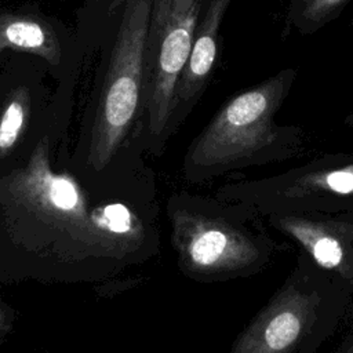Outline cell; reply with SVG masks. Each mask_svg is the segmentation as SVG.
Wrapping results in <instances>:
<instances>
[{
  "mask_svg": "<svg viewBox=\"0 0 353 353\" xmlns=\"http://www.w3.org/2000/svg\"><path fill=\"white\" fill-rule=\"evenodd\" d=\"M295 80L296 70L285 68L225 101L188 146L183 179L201 185L230 172L302 156L303 128L276 121Z\"/></svg>",
  "mask_w": 353,
  "mask_h": 353,
  "instance_id": "6da1fadb",
  "label": "cell"
},
{
  "mask_svg": "<svg viewBox=\"0 0 353 353\" xmlns=\"http://www.w3.org/2000/svg\"><path fill=\"white\" fill-rule=\"evenodd\" d=\"M165 215L176 268L196 283L256 276L280 250L265 216L244 201L182 189L168 197Z\"/></svg>",
  "mask_w": 353,
  "mask_h": 353,
  "instance_id": "7a4b0ae2",
  "label": "cell"
},
{
  "mask_svg": "<svg viewBox=\"0 0 353 353\" xmlns=\"http://www.w3.org/2000/svg\"><path fill=\"white\" fill-rule=\"evenodd\" d=\"M353 292L298 251L284 283L234 338L232 353H313L328 341Z\"/></svg>",
  "mask_w": 353,
  "mask_h": 353,
  "instance_id": "3957f363",
  "label": "cell"
},
{
  "mask_svg": "<svg viewBox=\"0 0 353 353\" xmlns=\"http://www.w3.org/2000/svg\"><path fill=\"white\" fill-rule=\"evenodd\" d=\"M150 8L152 0H124L98 34L103 70L87 148L94 172L109 165L139 125Z\"/></svg>",
  "mask_w": 353,
  "mask_h": 353,
  "instance_id": "277c9868",
  "label": "cell"
},
{
  "mask_svg": "<svg viewBox=\"0 0 353 353\" xmlns=\"http://www.w3.org/2000/svg\"><path fill=\"white\" fill-rule=\"evenodd\" d=\"M214 194L248 203L263 216L279 211L353 210V153H325L280 174L230 181Z\"/></svg>",
  "mask_w": 353,
  "mask_h": 353,
  "instance_id": "5b68a950",
  "label": "cell"
},
{
  "mask_svg": "<svg viewBox=\"0 0 353 353\" xmlns=\"http://www.w3.org/2000/svg\"><path fill=\"white\" fill-rule=\"evenodd\" d=\"M6 52L37 58L54 76L76 70L84 52L77 32L36 4L0 8V59Z\"/></svg>",
  "mask_w": 353,
  "mask_h": 353,
  "instance_id": "8992f818",
  "label": "cell"
},
{
  "mask_svg": "<svg viewBox=\"0 0 353 353\" xmlns=\"http://www.w3.org/2000/svg\"><path fill=\"white\" fill-rule=\"evenodd\" d=\"M265 219L353 292V210L279 211Z\"/></svg>",
  "mask_w": 353,
  "mask_h": 353,
  "instance_id": "52a82bcc",
  "label": "cell"
},
{
  "mask_svg": "<svg viewBox=\"0 0 353 353\" xmlns=\"http://www.w3.org/2000/svg\"><path fill=\"white\" fill-rule=\"evenodd\" d=\"M8 59L0 72V172L22 154L44 92L41 69L33 57Z\"/></svg>",
  "mask_w": 353,
  "mask_h": 353,
  "instance_id": "ba28073f",
  "label": "cell"
},
{
  "mask_svg": "<svg viewBox=\"0 0 353 353\" xmlns=\"http://www.w3.org/2000/svg\"><path fill=\"white\" fill-rule=\"evenodd\" d=\"M230 1L210 0L204 14L197 19L192 48L174 90L167 124L168 141L185 123L212 77L218 59L219 28Z\"/></svg>",
  "mask_w": 353,
  "mask_h": 353,
  "instance_id": "9c48e42d",
  "label": "cell"
},
{
  "mask_svg": "<svg viewBox=\"0 0 353 353\" xmlns=\"http://www.w3.org/2000/svg\"><path fill=\"white\" fill-rule=\"evenodd\" d=\"M346 0H302V11L298 15V26L310 33L330 21Z\"/></svg>",
  "mask_w": 353,
  "mask_h": 353,
  "instance_id": "30bf717a",
  "label": "cell"
},
{
  "mask_svg": "<svg viewBox=\"0 0 353 353\" xmlns=\"http://www.w3.org/2000/svg\"><path fill=\"white\" fill-rule=\"evenodd\" d=\"M123 3L124 0H84L77 15L95 22H102L114 14Z\"/></svg>",
  "mask_w": 353,
  "mask_h": 353,
  "instance_id": "8fae6325",
  "label": "cell"
},
{
  "mask_svg": "<svg viewBox=\"0 0 353 353\" xmlns=\"http://www.w3.org/2000/svg\"><path fill=\"white\" fill-rule=\"evenodd\" d=\"M172 4L174 0H152L148 37L154 36L157 32L161 30L172 11Z\"/></svg>",
  "mask_w": 353,
  "mask_h": 353,
  "instance_id": "7c38bea8",
  "label": "cell"
},
{
  "mask_svg": "<svg viewBox=\"0 0 353 353\" xmlns=\"http://www.w3.org/2000/svg\"><path fill=\"white\" fill-rule=\"evenodd\" d=\"M12 323H14V316H12L11 307L0 302V336L11 331Z\"/></svg>",
  "mask_w": 353,
  "mask_h": 353,
  "instance_id": "4fadbf2b",
  "label": "cell"
},
{
  "mask_svg": "<svg viewBox=\"0 0 353 353\" xmlns=\"http://www.w3.org/2000/svg\"><path fill=\"white\" fill-rule=\"evenodd\" d=\"M193 1H194V0H174L172 11H176V12L186 11V10L193 4Z\"/></svg>",
  "mask_w": 353,
  "mask_h": 353,
  "instance_id": "5bb4252c",
  "label": "cell"
},
{
  "mask_svg": "<svg viewBox=\"0 0 353 353\" xmlns=\"http://www.w3.org/2000/svg\"><path fill=\"white\" fill-rule=\"evenodd\" d=\"M338 352H346V353H353V334L347 336L342 345L338 347Z\"/></svg>",
  "mask_w": 353,
  "mask_h": 353,
  "instance_id": "9a60e30c",
  "label": "cell"
},
{
  "mask_svg": "<svg viewBox=\"0 0 353 353\" xmlns=\"http://www.w3.org/2000/svg\"><path fill=\"white\" fill-rule=\"evenodd\" d=\"M345 124H346L349 128L353 130V110L345 117Z\"/></svg>",
  "mask_w": 353,
  "mask_h": 353,
  "instance_id": "2e32d148",
  "label": "cell"
}]
</instances>
